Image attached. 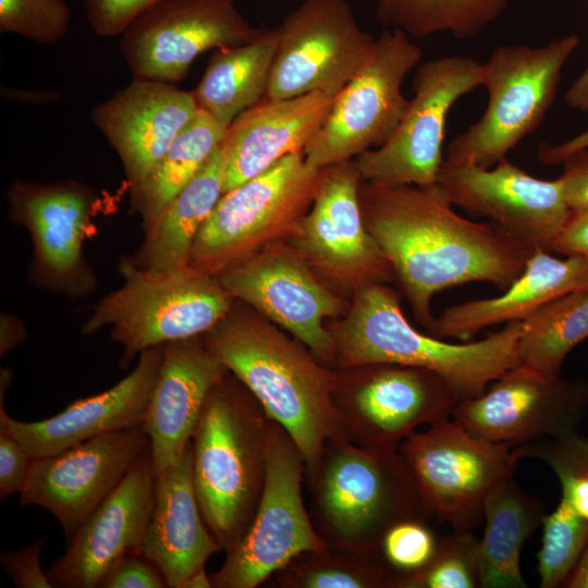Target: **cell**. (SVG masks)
Masks as SVG:
<instances>
[{
    "label": "cell",
    "instance_id": "cell-12",
    "mask_svg": "<svg viewBox=\"0 0 588 588\" xmlns=\"http://www.w3.org/2000/svg\"><path fill=\"white\" fill-rule=\"evenodd\" d=\"M461 399L424 368L371 364L336 372L333 402L348 441L397 450L421 425L450 419Z\"/></svg>",
    "mask_w": 588,
    "mask_h": 588
},
{
    "label": "cell",
    "instance_id": "cell-21",
    "mask_svg": "<svg viewBox=\"0 0 588 588\" xmlns=\"http://www.w3.org/2000/svg\"><path fill=\"white\" fill-rule=\"evenodd\" d=\"M362 182L353 160L323 168L313 206L295 233L301 253L316 266L338 280L365 285L384 279L392 268L365 225Z\"/></svg>",
    "mask_w": 588,
    "mask_h": 588
},
{
    "label": "cell",
    "instance_id": "cell-23",
    "mask_svg": "<svg viewBox=\"0 0 588 588\" xmlns=\"http://www.w3.org/2000/svg\"><path fill=\"white\" fill-rule=\"evenodd\" d=\"M133 371L99 394L79 399L59 414L37 421H21L0 407V428L33 457L59 454L96 437L142 427L163 356V345L138 355Z\"/></svg>",
    "mask_w": 588,
    "mask_h": 588
},
{
    "label": "cell",
    "instance_id": "cell-37",
    "mask_svg": "<svg viewBox=\"0 0 588 588\" xmlns=\"http://www.w3.org/2000/svg\"><path fill=\"white\" fill-rule=\"evenodd\" d=\"M479 585V540L469 530H455L438 541L420 569L397 576L396 588H474Z\"/></svg>",
    "mask_w": 588,
    "mask_h": 588
},
{
    "label": "cell",
    "instance_id": "cell-43",
    "mask_svg": "<svg viewBox=\"0 0 588 588\" xmlns=\"http://www.w3.org/2000/svg\"><path fill=\"white\" fill-rule=\"evenodd\" d=\"M33 456L9 432L0 428V499L24 489Z\"/></svg>",
    "mask_w": 588,
    "mask_h": 588
},
{
    "label": "cell",
    "instance_id": "cell-45",
    "mask_svg": "<svg viewBox=\"0 0 588 588\" xmlns=\"http://www.w3.org/2000/svg\"><path fill=\"white\" fill-rule=\"evenodd\" d=\"M563 166L559 179L567 206L572 210L588 209V148L567 157Z\"/></svg>",
    "mask_w": 588,
    "mask_h": 588
},
{
    "label": "cell",
    "instance_id": "cell-10",
    "mask_svg": "<svg viewBox=\"0 0 588 588\" xmlns=\"http://www.w3.org/2000/svg\"><path fill=\"white\" fill-rule=\"evenodd\" d=\"M421 53L396 28L375 38L367 59L334 97L324 123L304 149L306 161L323 169L384 145L406 112L409 100L402 84Z\"/></svg>",
    "mask_w": 588,
    "mask_h": 588
},
{
    "label": "cell",
    "instance_id": "cell-3",
    "mask_svg": "<svg viewBox=\"0 0 588 588\" xmlns=\"http://www.w3.org/2000/svg\"><path fill=\"white\" fill-rule=\"evenodd\" d=\"M230 371L217 382L192 437L203 518L224 552L247 531L264 490L272 419Z\"/></svg>",
    "mask_w": 588,
    "mask_h": 588
},
{
    "label": "cell",
    "instance_id": "cell-25",
    "mask_svg": "<svg viewBox=\"0 0 588 588\" xmlns=\"http://www.w3.org/2000/svg\"><path fill=\"white\" fill-rule=\"evenodd\" d=\"M334 97L323 93L264 98L243 111L221 143L223 193L265 172L284 157L304 152L324 123Z\"/></svg>",
    "mask_w": 588,
    "mask_h": 588
},
{
    "label": "cell",
    "instance_id": "cell-13",
    "mask_svg": "<svg viewBox=\"0 0 588 588\" xmlns=\"http://www.w3.org/2000/svg\"><path fill=\"white\" fill-rule=\"evenodd\" d=\"M482 83V63L444 56L417 66L414 96L392 137L356 157L364 181L382 185L436 184L444 161L446 117L453 105Z\"/></svg>",
    "mask_w": 588,
    "mask_h": 588
},
{
    "label": "cell",
    "instance_id": "cell-31",
    "mask_svg": "<svg viewBox=\"0 0 588 588\" xmlns=\"http://www.w3.org/2000/svg\"><path fill=\"white\" fill-rule=\"evenodd\" d=\"M278 41L277 27L250 42L215 49L198 86L196 103L224 126L266 97Z\"/></svg>",
    "mask_w": 588,
    "mask_h": 588
},
{
    "label": "cell",
    "instance_id": "cell-24",
    "mask_svg": "<svg viewBox=\"0 0 588 588\" xmlns=\"http://www.w3.org/2000/svg\"><path fill=\"white\" fill-rule=\"evenodd\" d=\"M197 338L163 345L161 366L142 426L149 439L156 477L181 460L210 391L228 371Z\"/></svg>",
    "mask_w": 588,
    "mask_h": 588
},
{
    "label": "cell",
    "instance_id": "cell-47",
    "mask_svg": "<svg viewBox=\"0 0 588 588\" xmlns=\"http://www.w3.org/2000/svg\"><path fill=\"white\" fill-rule=\"evenodd\" d=\"M588 148V127L572 138L552 145L543 143L538 149L537 157L539 161L547 166H555L563 161L576 151Z\"/></svg>",
    "mask_w": 588,
    "mask_h": 588
},
{
    "label": "cell",
    "instance_id": "cell-17",
    "mask_svg": "<svg viewBox=\"0 0 588 588\" xmlns=\"http://www.w3.org/2000/svg\"><path fill=\"white\" fill-rule=\"evenodd\" d=\"M587 403V382L519 364L460 401L452 417L475 437L517 446L575 432Z\"/></svg>",
    "mask_w": 588,
    "mask_h": 588
},
{
    "label": "cell",
    "instance_id": "cell-8",
    "mask_svg": "<svg viewBox=\"0 0 588 588\" xmlns=\"http://www.w3.org/2000/svg\"><path fill=\"white\" fill-rule=\"evenodd\" d=\"M322 175L323 169L310 166L304 152H297L223 193L195 238L188 267L219 275L268 242L296 231L313 206Z\"/></svg>",
    "mask_w": 588,
    "mask_h": 588
},
{
    "label": "cell",
    "instance_id": "cell-41",
    "mask_svg": "<svg viewBox=\"0 0 588 588\" xmlns=\"http://www.w3.org/2000/svg\"><path fill=\"white\" fill-rule=\"evenodd\" d=\"M157 1L159 0H83V3L91 30L101 37H115Z\"/></svg>",
    "mask_w": 588,
    "mask_h": 588
},
{
    "label": "cell",
    "instance_id": "cell-32",
    "mask_svg": "<svg viewBox=\"0 0 588 588\" xmlns=\"http://www.w3.org/2000/svg\"><path fill=\"white\" fill-rule=\"evenodd\" d=\"M226 128L212 115L198 109L175 137L146 181L132 192L146 229L152 225L168 203L218 150Z\"/></svg>",
    "mask_w": 588,
    "mask_h": 588
},
{
    "label": "cell",
    "instance_id": "cell-40",
    "mask_svg": "<svg viewBox=\"0 0 588 588\" xmlns=\"http://www.w3.org/2000/svg\"><path fill=\"white\" fill-rule=\"evenodd\" d=\"M438 541L425 520L408 519L392 526L384 535L381 554L397 573L422 568L433 556Z\"/></svg>",
    "mask_w": 588,
    "mask_h": 588
},
{
    "label": "cell",
    "instance_id": "cell-14",
    "mask_svg": "<svg viewBox=\"0 0 588 588\" xmlns=\"http://www.w3.org/2000/svg\"><path fill=\"white\" fill-rule=\"evenodd\" d=\"M278 41L265 98L323 93L335 97L371 51L345 0H305L277 26Z\"/></svg>",
    "mask_w": 588,
    "mask_h": 588
},
{
    "label": "cell",
    "instance_id": "cell-29",
    "mask_svg": "<svg viewBox=\"0 0 588 588\" xmlns=\"http://www.w3.org/2000/svg\"><path fill=\"white\" fill-rule=\"evenodd\" d=\"M486 529L479 540V585L483 588H525L520 552L546 516L540 499L530 497L513 480L497 483L482 506Z\"/></svg>",
    "mask_w": 588,
    "mask_h": 588
},
{
    "label": "cell",
    "instance_id": "cell-39",
    "mask_svg": "<svg viewBox=\"0 0 588 588\" xmlns=\"http://www.w3.org/2000/svg\"><path fill=\"white\" fill-rule=\"evenodd\" d=\"M71 25L65 0H0V30L38 44L61 40Z\"/></svg>",
    "mask_w": 588,
    "mask_h": 588
},
{
    "label": "cell",
    "instance_id": "cell-15",
    "mask_svg": "<svg viewBox=\"0 0 588 588\" xmlns=\"http://www.w3.org/2000/svg\"><path fill=\"white\" fill-rule=\"evenodd\" d=\"M262 30L232 0H159L123 30L120 51L133 78L175 84L203 52L250 42Z\"/></svg>",
    "mask_w": 588,
    "mask_h": 588
},
{
    "label": "cell",
    "instance_id": "cell-30",
    "mask_svg": "<svg viewBox=\"0 0 588 588\" xmlns=\"http://www.w3.org/2000/svg\"><path fill=\"white\" fill-rule=\"evenodd\" d=\"M221 148L163 208L142 250L140 268L166 273L188 268L195 238L223 195Z\"/></svg>",
    "mask_w": 588,
    "mask_h": 588
},
{
    "label": "cell",
    "instance_id": "cell-7",
    "mask_svg": "<svg viewBox=\"0 0 588 588\" xmlns=\"http://www.w3.org/2000/svg\"><path fill=\"white\" fill-rule=\"evenodd\" d=\"M579 44L577 34L539 47L505 45L482 63L488 103L481 118L448 146L445 161L492 168L543 121L562 70Z\"/></svg>",
    "mask_w": 588,
    "mask_h": 588
},
{
    "label": "cell",
    "instance_id": "cell-36",
    "mask_svg": "<svg viewBox=\"0 0 588 588\" xmlns=\"http://www.w3.org/2000/svg\"><path fill=\"white\" fill-rule=\"evenodd\" d=\"M538 573L541 588L564 584L588 544V520L561 498L558 507L542 522Z\"/></svg>",
    "mask_w": 588,
    "mask_h": 588
},
{
    "label": "cell",
    "instance_id": "cell-9",
    "mask_svg": "<svg viewBox=\"0 0 588 588\" xmlns=\"http://www.w3.org/2000/svg\"><path fill=\"white\" fill-rule=\"evenodd\" d=\"M305 462L287 431L272 420L261 498L245 535L210 575L215 588H255L307 551L329 547L303 499Z\"/></svg>",
    "mask_w": 588,
    "mask_h": 588
},
{
    "label": "cell",
    "instance_id": "cell-20",
    "mask_svg": "<svg viewBox=\"0 0 588 588\" xmlns=\"http://www.w3.org/2000/svg\"><path fill=\"white\" fill-rule=\"evenodd\" d=\"M156 475L149 446L106 500L68 540L46 572L52 587L95 588L128 553H140L155 503Z\"/></svg>",
    "mask_w": 588,
    "mask_h": 588
},
{
    "label": "cell",
    "instance_id": "cell-35",
    "mask_svg": "<svg viewBox=\"0 0 588 588\" xmlns=\"http://www.w3.org/2000/svg\"><path fill=\"white\" fill-rule=\"evenodd\" d=\"M397 576L381 553L328 547L301 553L271 579L280 588H396Z\"/></svg>",
    "mask_w": 588,
    "mask_h": 588
},
{
    "label": "cell",
    "instance_id": "cell-11",
    "mask_svg": "<svg viewBox=\"0 0 588 588\" xmlns=\"http://www.w3.org/2000/svg\"><path fill=\"white\" fill-rule=\"evenodd\" d=\"M428 515L469 530L483 519L489 491L512 477L514 446L473 436L454 419L413 432L399 446Z\"/></svg>",
    "mask_w": 588,
    "mask_h": 588
},
{
    "label": "cell",
    "instance_id": "cell-5",
    "mask_svg": "<svg viewBox=\"0 0 588 588\" xmlns=\"http://www.w3.org/2000/svg\"><path fill=\"white\" fill-rule=\"evenodd\" d=\"M308 488L313 522L334 549L381 553L383 537L392 526L428 516L399 449L330 440Z\"/></svg>",
    "mask_w": 588,
    "mask_h": 588
},
{
    "label": "cell",
    "instance_id": "cell-46",
    "mask_svg": "<svg viewBox=\"0 0 588 588\" xmlns=\"http://www.w3.org/2000/svg\"><path fill=\"white\" fill-rule=\"evenodd\" d=\"M552 252L588 258V209L571 211L552 244Z\"/></svg>",
    "mask_w": 588,
    "mask_h": 588
},
{
    "label": "cell",
    "instance_id": "cell-4",
    "mask_svg": "<svg viewBox=\"0 0 588 588\" xmlns=\"http://www.w3.org/2000/svg\"><path fill=\"white\" fill-rule=\"evenodd\" d=\"M522 321L479 341L450 343L417 331L404 317L396 294L377 283L359 287L345 322L332 333L340 369L393 364L431 370L444 378L461 401L481 394L519 365Z\"/></svg>",
    "mask_w": 588,
    "mask_h": 588
},
{
    "label": "cell",
    "instance_id": "cell-1",
    "mask_svg": "<svg viewBox=\"0 0 588 588\" xmlns=\"http://www.w3.org/2000/svg\"><path fill=\"white\" fill-rule=\"evenodd\" d=\"M359 201L367 230L427 330L436 318L430 303L438 292L468 282H488L505 290L523 273L534 253L492 223L457 213L438 183L364 181Z\"/></svg>",
    "mask_w": 588,
    "mask_h": 588
},
{
    "label": "cell",
    "instance_id": "cell-6",
    "mask_svg": "<svg viewBox=\"0 0 588 588\" xmlns=\"http://www.w3.org/2000/svg\"><path fill=\"white\" fill-rule=\"evenodd\" d=\"M120 271L124 283L99 301L82 332L109 327L124 365L150 347L208 333L231 310L234 297L217 275L189 267L158 273L130 260Z\"/></svg>",
    "mask_w": 588,
    "mask_h": 588
},
{
    "label": "cell",
    "instance_id": "cell-38",
    "mask_svg": "<svg viewBox=\"0 0 588 588\" xmlns=\"http://www.w3.org/2000/svg\"><path fill=\"white\" fill-rule=\"evenodd\" d=\"M519 458L546 462L558 476L562 499L588 520V439L575 432L514 446Z\"/></svg>",
    "mask_w": 588,
    "mask_h": 588
},
{
    "label": "cell",
    "instance_id": "cell-16",
    "mask_svg": "<svg viewBox=\"0 0 588 588\" xmlns=\"http://www.w3.org/2000/svg\"><path fill=\"white\" fill-rule=\"evenodd\" d=\"M437 183L453 206L486 218L534 252L552 253L572 211L559 177H535L506 158L489 169L444 160Z\"/></svg>",
    "mask_w": 588,
    "mask_h": 588
},
{
    "label": "cell",
    "instance_id": "cell-19",
    "mask_svg": "<svg viewBox=\"0 0 588 588\" xmlns=\"http://www.w3.org/2000/svg\"><path fill=\"white\" fill-rule=\"evenodd\" d=\"M218 278L234 298L289 331L321 363L335 366L334 340L323 320L336 316L342 305L303 259L283 250L257 252Z\"/></svg>",
    "mask_w": 588,
    "mask_h": 588
},
{
    "label": "cell",
    "instance_id": "cell-27",
    "mask_svg": "<svg viewBox=\"0 0 588 588\" xmlns=\"http://www.w3.org/2000/svg\"><path fill=\"white\" fill-rule=\"evenodd\" d=\"M587 272L588 258L560 259L537 249L503 294L450 306L434 318L428 332L468 342L488 327L523 321L551 299L580 290Z\"/></svg>",
    "mask_w": 588,
    "mask_h": 588
},
{
    "label": "cell",
    "instance_id": "cell-49",
    "mask_svg": "<svg viewBox=\"0 0 588 588\" xmlns=\"http://www.w3.org/2000/svg\"><path fill=\"white\" fill-rule=\"evenodd\" d=\"M564 584L569 588H588V544L578 564Z\"/></svg>",
    "mask_w": 588,
    "mask_h": 588
},
{
    "label": "cell",
    "instance_id": "cell-26",
    "mask_svg": "<svg viewBox=\"0 0 588 588\" xmlns=\"http://www.w3.org/2000/svg\"><path fill=\"white\" fill-rule=\"evenodd\" d=\"M220 550L196 499L191 441L181 460L156 477L155 503L140 553L158 567L168 587L184 588Z\"/></svg>",
    "mask_w": 588,
    "mask_h": 588
},
{
    "label": "cell",
    "instance_id": "cell-48",
    "mask_svg": "<svg viewBox=\"0 0 588 588\" xmlns=\"http://www.w3.org/2000/svg\"><path fill=\"white\" fill-rule=\"evenodd\" d=\"M564 100L571 109L588 113V64L568 87Z\"/></svg>",
    "mask_w": 588,
    "mask_h": 588
},
{
    "label": "cell",
    "instance_id": "cell-34",
    "mask_svg": "<svg viewBox=\"0 0 588 588\" xmlns=\"http://www.w3.org/2000/svg\"><path fill=\"white\" fill-rule=\"evenodd\" d=\"M506 7V0H378L376 16L381 26L409 38L450 33L464 40L495 22Z\"/></svg>",
    "mask_w": 588,
    "mask_h": 588
},
{
    "label": "cell",
    "instance_id": "cell-50",
    "mask_svg": "<svg viewBox=\"0 0 588 588\" xmlns=\"http://www.w3.org/2000/svg\"><path fill=\"white\" fill-rule=\"evenodd\" d=\"M581 291H588V272L586 274L585 281L583 283V286L580 289Z\"/></svg>",
    "mask_w": 588,
    "mask_h": 588
},
{
    "label": "cell",
    "instance_id": "cell-18",
    "mask_svg": "<svg viewBox=\"0 0 588 588\" xmlns=\"http://www.w3.org/2000/svg\"><path fill=\"white\" fill-rule=\"evenodd\" d=\"M148 446L143 427H134L96 437L52 456L33 457L20 504L49 511L70 540Z\"/></svg>",
    "mask_w": 588,
    "mask_h": 588
},
{
    "label": "cell",
    "instance_id": "cell-28",
    "mask_svg": "<svg viewBox=\"0 0 588 588\" xmlns=\"http://www.w3.org/2000/svg\"><path fill=\"white\" fill-rule=\"evenodd\" d=\"M12 212L33 233L40 265L59 279L82 264V243L90 200L74 183H15L9 193Z\"/></svg>",
    "mask_w": 588,
    "mask_h": 588
},
{
    "label": "cell",
    "instance_id": "cell-33",
    "mask_svg": "<svg viewBox=\"0 0 588 588\" xmlns=\"http://www.w3.org/2000/svg\"><path fill=\"white\" fill-rule=\"evenodd\" d=\"M588 339V291H572L551 299L522 321L519 364L560 375L566 355Z\"/></svg>",
    "mask_w": 588,
    "mask_h": 588
},
{
    "label": "cell",
    "instance_id": "cell-42",
    "mask_svg": "<svg viewBox=\"0 0 588 588\" xmlns=\"http://www.w3.org/2000/svg\"><path fill=\"white\" fill-rule=\"evenodd\" d=\"M99 587L164 588L168 585L158 567L142 553H128L112 566Z\"/></svg>",
    "mask_w": 588,
    "mask_h": 588
},
{
    "label": "cell",
    "instance_id": "cell-51",
    "mask_svg": "<svg viewBox=\"0 0 588 588\" xmlns=\"http://www.w3.org/2000/svg\"><path fill=\"white\" fill-rule=\"evenodd\" d=\"M232 1H236V0H232Z\"/></svg>",
    "mask_w": 588,
    "mask_h": 588
},
{
    "label": "cell",
    "instance_id": "cell-44",
    "mask_svg": "<svg viewBox=\"0 0 588 588\" xmlns=\"http://www.w3.org/2000/svg\"><path fill=\"white\" fill-rule=\"evenodd\" d=\"M45 538L19 550L1 555V565L20 588H51L47 573L41 568L40 553Z\"/></svg>",
    "mask_w": 588,
    "mask_h": 588
},
{
    "label": "cell",
    "instance_id": "cell-22",
    "mask_svg": "<svg viewBox=\"0 0 588 588\" xmlns=\"http://www.w3.org/2000/svg\"><path fill=\"white\" fill-rule=\"evenodd\" d=\"M198 109L193 91L171 83L133 78L95 106L90 119L120 157L134 192Z\"/></svg>",
    "mask_w": 588,
    "mask_h": 588
},
{
    "label": "cell",
    "instance_id": "cell-2",
    "mask_svg": "<svg viewBox=\"0 0 588 588\" xmlns=\"http://www.w3.org/2000/svg\"><path fill=\"white\" fill-rule=\"evenodd\" d=\"M204 342L292 437L310 483L327 442L347 440L333 402L336 371L297 339L252 316L228 314Z\"/></svg>",
    "mask_w": 588,
    "mask_h": 588
}]
</instances>
